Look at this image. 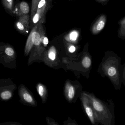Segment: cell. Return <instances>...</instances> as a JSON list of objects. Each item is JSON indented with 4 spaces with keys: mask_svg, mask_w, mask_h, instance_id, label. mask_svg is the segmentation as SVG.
I'll return each mask as SVG.
<instances>
[{
    "mask_svg": "<svg viewBox=\"0 0 125 125\" xmlns=\"http://www.w3.org/2000/svg\"><path fill=\"white\" fill-rule=\"evenodd\" d=\"M5 52L8 55L12 56L14 54V51L12 48L8 47L6 49Z\"/></svg>",
    "mask_w": 125,
    "mask_h": 125,
    "instance_id": "obj_14",
    "label": "cell"
},
{
    "mask_svg": "<svg viewBox=\"0 0 125 125\" xmlns=\"http://www.w3.org/2000/svg\"><path fill=\"white\" fill-rule=\"evenodd\" d=\"M82 64L85 68H88L91 65V61L88 57H85L83 60Z\"/></svg>",
    "mask_w": 125,
    "mask_h": 125,
    "instance_id": "obj_8",
    "label": "cell"
},
{
    "mask_svg": "<svg viewBox=\"0 0 125 125\" xmlns=\"http://www.w3.org/2000/svg\"><path fill=\"white\" fill-rule=\"evenodd\" d=\"M30 18L28 14L22 15L16 23V27L22 33H27L30 28Z\"/></svg>",
    "mask_w": 125,
    "mask_h": 125,
    "instance_id": "obj_1",
    "label": "cell"
},
{
    "mask_svg": "<svg viewBox=\"0 0 125 125\" xmlns=\"http://www.w3.org/2000/svg\"><path fill=\"white\" fill-rule=\"evenodd\" d=\"M39 95L41 96H42L44 94V89L43 87L41 85L39 86Z\"/></svg>",
    "mask_w": 125,
    "mask_h": 125,
    "instance_id": "obj_18",
    "label": "cell"
},
{
    "mask_svg": "<svg viewBox=\"0 0 125 125\" xmlns=\"http://www.w3.org/2000/svg\"><path fill=\"white\" fill-rule=\"evenodd\" d=\"M104 22L103 21H100L98 24V25L97 26V30L98 31H101L104 28Z\"/></svg>",
    "mask_w": 125,
    "mask_h": 125,
    "instance_id": "obj_16",
    "label": "cell"
},
{
    "mask_svg": "<svg viewBox=\"0 0 125 125\" xmlns=\"http://www.w3.org/2000/svg\"><path fill=\"white\" fill-rule=\"evenodd\" d=\"M48 55L50 59H51L52 60H54L55 59L56 54H55V51L54 49L53 48H51L50 50Z\"/></svg>",
    "mask_w": 125,
    "mask_h": 125,
    "instance_id": "obj_10",
    "label": "cell"
},
{
    "mask_svg": "<svg viewBox=\"0 0 125 125\" xmlns=\"http://www.w3.org/2000/svg\"></svg>",
    "mask_w": 125,
    "mask_h": 125,
    "instance_id": "obj_21",
    "label": "cell"
},
{
    "mask_svg": "<svg viewBox=\"0 0 125 125\" xmlns=\"http://www.w3.org/2000/svg\"><path fill=\"white\" fill-rule=\"evenodd\" d=\"M1 96L3 99H8L11 96V93L9 91H5L3 92L1 94Z\"/></svg>",
    "mask_w": 125,
    "mask_h": 125,
    "instance_id": "obj_9",
    "label": "cell"
},
{
    "mask_svg": "<svg viewBox=\"0 0 125 125\" xmlns=\"http://www.w3.org/2000/svg\"><path fill=\"white\" fill-rule=\"evenodd\" d=\"M41 42V38L40 33L36 31V33L34 38V41H33V44L35 46H38L40 45Z\"/></svg>",
    "mask_w": 125,
    "mask_h": 125,
    "instance_id": "obj_7",
    "label": "cell"
},
{
    "mask_svg": "<svg viewBox=\"0 0 125 125\" xmlns=\"http://www.w3.org/2000/svg\"><path fill=\"white\" fill-rule=\"evenodd\" d=\"M75 50H76V48L74 46H71L69 49V51L71 53L73 52Z\"/></svg>",
    "mask_w": 125,
    "mask_h": 125,
    "instance_id": "obj_20",
    "label": "cell"
},
{
    "mask_svg": "<svg viewBox=\"0 0 125 125\" xmlns=\"http://www.w3.org/2000/svg\"><path fill=\"white\" fill-rule=\"evenodd\" d=\"M46 0H40L39 2L38 3V6H37V8H41L43 6H44L46 4Z\"/></svg>",
    "mask_w": 125,
    "mask_h": 125,
    "instance_id": "obj_17",
    "label": "cell"
},
{
    "mask_svg": "<svg viewBox=\"0 0 125 125\" xmlns=\"http://www.w3.org/2000/svg\"><path fill=\"white\" fill-rule=\"evenodd\" d=\"M74 95V89L72 86H71L69 88L68 96L70 99H72L73 98Z\"/></svg>",
    "mask_w": 125,
    "mask_h": 125,
    "instance_id": "obj_11",
    "label": "cell"
},
{
    "mask_svg": "<svg viewBox=\"0 0 125 125\" xmlns=\"http://www.w3.org/2000/svg\"><path fill=\"white\" fill-rule=\"evenodd\" d=\"M43 43L44 45H46L48 44L49 43V40L47 37H45L43 39Z\"/></svg>",
    "mask_w": 125,
    "mask_h": 125,
    "instance_id": "obj_19",
    "label": "cell"
},
{
    "mask_svg": "<svg viewBox=\"0 0 125 125\" xmlns=\"http://www.w3.org/2000/svg\"><path fill=\"white\" fill-rule=\"evenodd\" d=\"M108 74L109 76H114L116 73V70L115 68L114 67H112L108 69V71H107Z\"/></svg>",
    "mask_w": 125,
    "mask_h": 125,
    "instance_id": "obj_12",
    "label": "cell"
},
{
    "mask_svg": "<svg viewBox=\"0 0 125 125\" xmlns=\"http://www.w3.org/2000/svg\"><path fill=\"white\" fill-rule=\"evenodd\" d=\"M24 99L28 102H31L32 101L33 99L32 96L27 93H25L23 95Z\"/></svg>",
    "mask_w": 125,
    "mask_h": 125,
    "instance_id": "obj_13",
    "label": "cell"
},
{
    "mask_svg": "<svg viewBox=\"0 0 125 125\" xmlns=\"http://www.w3.org/2000/svg\"><path fill=\"white\" fill-rule=\"evenodd\" d=\"M38 24H36L32 28V29L31 32L28 39L26 46V49H25V51L27 54H28V52L33 46L34 38L36 33V31L38 28Z\"/></svg>",
    "mask_w": 125,
    "mask_h": 125,
    "instance_id": "obj_3",
    "label": "cell"
},
{
    "mask_svg": "<svg viewBox=\"0 0 125 125\" xmlns=\"http://www.w3.org/2000/svg\"><path fill=\"white\" fill-rule=\"evenodd\" d=\"M14 0H3V3L6 9L9 11L13 9V2Z\"/></svg>",
    "mask_w": 125,
    "mask_h": 125,
    "instance_id": "obj_4",
    "label": "cell"
},
{
    "mask_svg": "<svg viewBox=\"0 0 125 125\" xmlns=\"http://www.w3.org/2000/svg\"><path fill=\"white\" fill-rule=\"evenodd\" d=\"M93 104L94 109L98 112H101L103 111L104 109V107L102 104L96 101L95 99H93Z\"/></svg>",
    "mask_w": 125,
    "mask_h": 125,
    "instance_id": "obj_5",
    "label": "cell"
},
{
    "mask_svg": "<svg viewBox=\"0 0 125 125\" xmlns=\"http://www.w3.org/2000/svg\"><path fill=\"white\" fill-rule=\"evenodd\" d=\"M77 37V33L76 32H73L70 34V38L71 41H75Z\"/></svg>",
    "mask_w": 125,
    "mask_h": 125,
    "instance_id": "obj_15",
    "label": "cell"
},
{
    "mask_svg": "<svg viewBox=\"0 0 125 125\" xmlns=\"http://www.w3.org/2000/svg\"><path fill=\"white\" fill-rule=\"evenodd\" d=\"M30 11V6L28 3L25 2H22L19 5L17 4L15 9L16 13L20 16L28 14Z\"/></svg>",
    "mask_w": 125,
    "mask_h": 125,
    "instance_id": "obj_2",
    "label": "cell"
},
{
    "mask_svg": "<svg viewBox=\"0 0 125 125\" xmlns=\"http://www.w3.org/2000/svg\"><path fill=\"white\" fill-rule=\"evenodd\" d=\"M85 108L86 113L88 115L89 118L90 119L91 121L93 123H94V118L93 117V112L91 108L90 107L86 105L85 106Z\"/></svg>",
    "mask_w": 125,
    "mask_h": 125,
    "instance_id": "obj_6",
    "label": "cell"
}]
</instances>
